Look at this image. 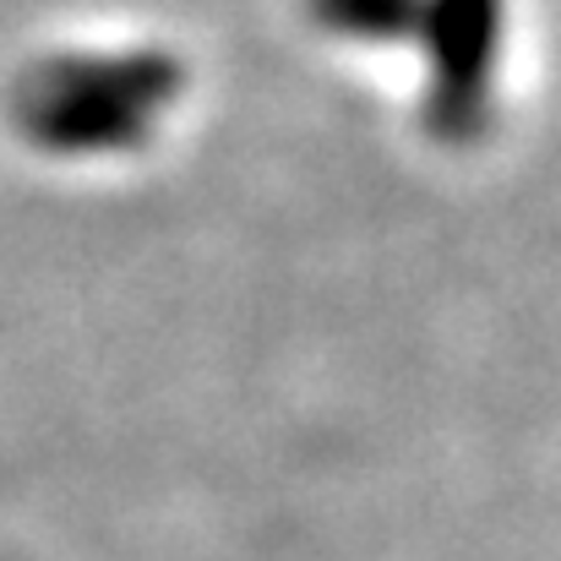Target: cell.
<instances>
[{"instance_id": "cell-1", "label": "cell", "mask_w": 561, "mask_h": 561, "mask_svg": "<svg viewBox=\"0 0 561 561\" xmlns=\"http://www.w3.org/2000/svg\"><path fill=\"white\" fill-rule=\"evenodd\" d=\"M186 88V66L164 49L126 55H55L16 77V131L60 159L126 153L153 137V115Z\"/></svg>"}, {"instance_id": "cell-2", "label": "cell", "mask_w": 561, "mask_h": 561, "mask_svg": "<svg viewBox=\"0 0 561 561\" xmlns=\"http://www.w3.org/2000/svg\"><path fill=\"white\" fill-rule=\"evenodd\" d=\"M425 99L420 121L436 142H474L491 121L502 60V0H425L420 16Z\"/></svg>"}, {"instance_id": "cell-3", "label": "cell", "mask_w": 561, "mask_h": 561, "mask_svg": "<svg viewBox=\"0 0 561 561\" xmlns=\"http://www.w3.org/2000/svg\"><path fill=\"white\" fill-rule=\"evenodd\" d=\"M317 27L366 44H409L420 33L425 0H306Z\"/></svg>"}]
</instances>
